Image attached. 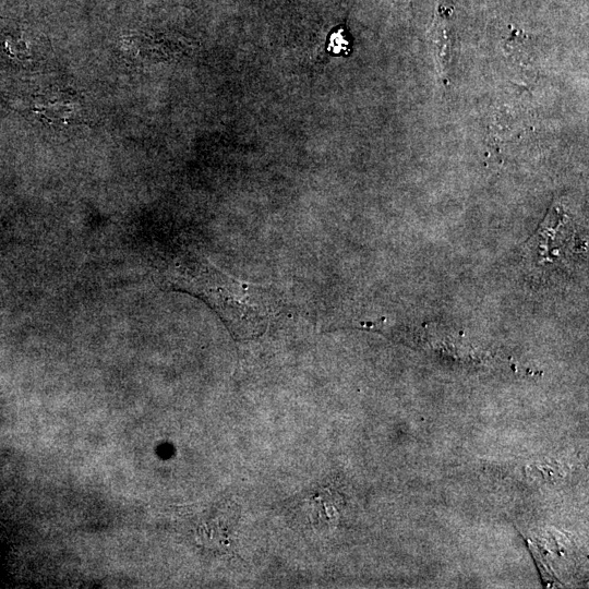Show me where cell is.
I'll return each mask as SVG.
<instances>
[{
  "mask_svg": "<svg viewBox=\"0 0 589 589\" xmlns=\"http://www.w3.org/2000/svg\"><path fill=\"white\" fill-rule=\"evenodd\" d=\"M79 103L74 96L63 91H56L39 96L35 109L50 121L68 123L77 115Z\"/></svg>",
  "mask_w": 589,
  "mask_h": 589,
  "instance_id": "obj_3",
  "label": "cell"
},
{
  "mask_svg": "<svg viewBox=\"0 0 589 589\" xmlns=\"http://www.w3.org/2000/svg\"><path fill=\"white\" fill-rule=\"evenodd\" d=\"M177 268L176 283L209 303L236 339L265 330L275 306L266 289L231 278L206 262L184 261Z\"/></svg>",
  "mask_w": 589,
  "mask_h": 589,
  "instance_id": "obj_1",
  "label": "cell"
},
{
  "mask_svg": "<svg viewBox=\"0 0 589 589\" xmlns=\"http://www.w3.org/2000/svg\"><path fill=\"white\" fill-rule=\"evenodd\" d=\"M426 39L437 64L438 72L445 77L452 62L453 41L447 16L441 13L437 7H435L433 21L426 33Z\"/></svg>",
  "mask_w": 589,
  "mask_h": 589,
  "instance_id": "obj_2",
  "label": "cell"
},
{
  "mask_svg": "<svg viewBox=\"0 0 589 589\" xmlns=\"http://www.w3.org/2000/svg\"><path fill=\"white\" fill-rule=\"evenodd\" d=\"M0 40L3 44L5 51L10 52L13 56H23L26 50L25 45L22 40L17 41L10 36H3V38Z\"/></svg>",
  "mask_w": 589,
  "mask_h": 589,
  "instance_id": "obj_4",
  "label": "cell"
}]
</instances>
